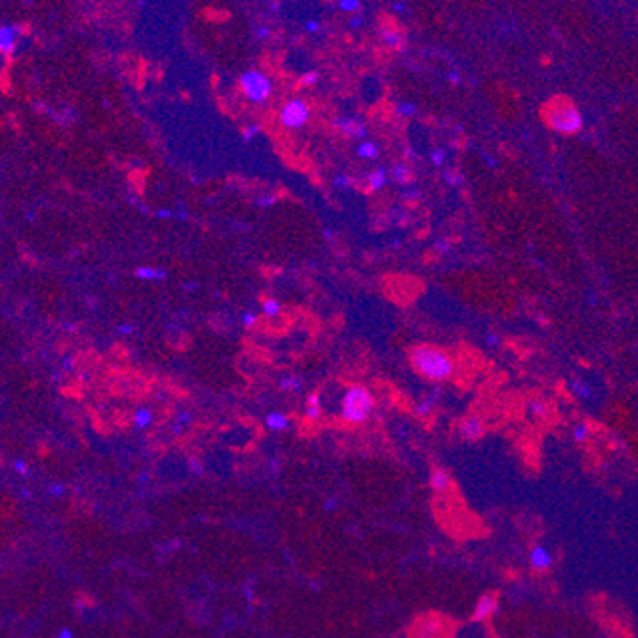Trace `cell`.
Instances as JSON below:
<instances>
[{
    "mask_svg": "<svg viewBox=\"0 0 638 638\" xmlns=\"http://www.w3.org/2000/svg\"><path fill=\"white\" fill-rule=\"evenodd\" d=\"M191 420H193L191 413H188V411H180V413H178V424L186 426V424H189Z\"/></svg>",
    "mask_w": 638,
    "mask_h": 638,
    "instance_id": "83f0119b",
    "label": "cell"
},
{
    "mask_svg": "<svg viewBox=\"0 0 638 638\" xmlns=\"http://www.w3.org/2000/svg\"><path fill=\"white\" fill-rule=\"evenodd\" d=\"M443 159H445L443 151H434V153H432V161H434V165H436V166H441V165H443Z\"/></svg>",
    "mask_w": 638,
    "mask_h": 638,
    "instance_id": "4dcf8cb0",
    "label": "cell"
},
{
    "mask_svg": "<svg viewBox=\"0 0 638 638\" xmlns=\"http://www.w3.org/2000/svg\"><path fill=\"white\" fill-rule=\"evenodd\" d=\"M459 434L465 441H478L485 434V424L480 417H466L459 426Z\"/></svg>",
    "mask_w": 638,
    "mask_h": 638,
    "instance_id": "8992f818",
    "label": "cell"
},
{
    "mask_svg": "<svg viewBox=\"0 0 638 638\" xmlns=\"http://www.w3.org/2000/svg\"><path fill=\"white\" fill-rule=\"evenodd\" d=\"M262 310H264V314L266 315H277L279 314V310H281V304H279L277 300L268 298L264 304H262Z\"/></svg>",
    "mask_w": 638,
    "mask_h": 638,
    "instance_id": "cb8c5ba5",
    "label": "cell"
},
{
    "mask_svg": "<svg viewBox=\"0 0 638 638\" xmlns=\"http://www.w3.org/2000/svg\"><path fill=\"white\" fill-rule=\"evenodd\" d=\"M279 118L287 128H300V126L306 125L308 118H310V107L302 100H292L281 109Z\"/></svg>",
    "mask_w": 638,
    "mask_h": 638,
    "instance_id": "5b68a950",
    "label": "cell"
},
{
    "mask_svg": "<svg viewBox=\"0 0 638 638\" xmlns=\"http://www.w3.org/2000/svg\"><path fill=\"white\" fill-rule=\"evenodd\" d=\"M16 46V33L12 27H2V33H0V48H2V52L4 54H8L12 52Z\"/></svg>",
    "mask_w": 638,
    "mask_h": 638,
    "instance_id": "7c38bea8",
    "label": "cell"
},
{
    "mask_svg": "<svg viewBox=\"0 0 638 638\" xmlns=\"http://www.w3.org/2000/svg\"><path fill=\"white\" fill-rule=\"evenodd\" d=\"M417 195H418L417 189H411V191H405V193H403V199H415Z\"/></svg>",
    "mask_w": 638,
    "mask_h": 638,
    "instance_id": "f35d334b",
    "label": "cell"
},
{
    "mask_svg": "<svg viewBox=\"0 0 638 638\" xmlns=\"http://www.w3.org/2000/svg\"><path fill=\"white\" fill-rule=\"evenodd\" d=\"M317 80H319V75H317V73H308L306 77L302 79V82H304V84H315Z\"/></svg>",
    "mask_w": 638,
    "mask_h": 638,
    "instance_id": "d6a6232c",
    "label": "cell"
},
{
    "mask_svg": "<svg viewBox=\"0 0 638 638\" xmlns=\"http://www.w3.org/2000/svg\"><path fill=\"white\" fill-rule=\"evenodd\" d=\"M266 426L271 428V430H287L289 428V417L283 415V413H279V411H274V413H269L268 417H266Z\"/></svg>",
    "mask_w": 638,
    "mask_h": 638,
    "instance_id": "8fae6325",
    "label": "cell"
},
{
    "mask_svg": "<svg viewBox=\"0 0 638 638\" xmlns=\"http://www.w3.org/2000/svg\"><path fill=\"white\" fill-rule=\"evenodd\" d=\"M153 422V413L149 409H145V407H140V409L134 413V424L138 430H145L147 426Z\"/></svg>",
    "mask_w": 638,
    "mask_h": 638,
    "instance_id": "5bb4252c",
    "label": "cell"
},
{
    "mask_svg": "<svg viewBox=\"0 0 638 638\" xmlns=\"http://www.w3.org/2000/svg\"><path fill=\"white\" fill-rule=\"evenodd\" d=\"M258 132H260V126H258V125H252V126H249V128L245 130L243 138H245V140H251L252 136H254V134H258Z\"/></svg>",
    "mask_w": 638,
    "mask_h": 638,
    "instance_id": "f546056e",
    "label": "cell"
},
{
    "mask_svg": "<svg viewBox=\"0 0 638 638\" xmlns=\"http://www.w3.org/2000/svg\"><path fill=\"white\" fill-rule=\"evenodd\" d=\"M276 201H277V199L274 197V195H271V197H269V195H266V197L258 199L256 203H258V205H260V206H271V205H274V203H276Z\"/></svg>",
    "mask_w": 638,
    "mask_h": 638,
    "instance_id": "1f68e13d",
    "label": "cell"
},
{
    "mask_svg": "<svg viewBox=\"0 0 638 638\" xmlns=\"http://www.w3.org/2000/svg\"><path fill=\"white\" fill-rule=\"evenodd\" d=\"M398 111L403 113V115H411V113L415 111V107H413V105H407V103H403L402 107H398Z\"/></svg>",
    "mask_w": 638,
    "mask_h": 638,
    "instance_id": "8d00e7d4",
    "label": "cell"
},
{
    "mask_svg": "<svg viewBox=\"0 0 638 638\" xmlns=\"http://www.w3.org/2000/svg\"><path fill=\"white\" fill-rule=\"evenodd\" d=\"M528 407H529V413L539 418H543L549 415V405H546V402H543V400H531Z\"/></svg>",
    "mask_w": 638,
    "mask_h": 638,
    "instance_id": "ac0fdd59",
    "label": "cell"
},
{
    "mask_svg": "<svg viewBox=\"0 0 638 638\" xmlns=\"http://www.w3.org/2000/svg\"><path fill=\"white\" fill-rule=\"evenodd\" d=\"M134 325H128V323H123V325H118V332H120V335H130V332H134Z\"/></svg>",
    "mask_w": 638,
    "mask_h": 638,
    "instance_id": "836d02e7",
    "label": "cell"
},
{
    "mask_svg": "<svg viewBox=\"0 0 638 638\" xmlns=\"http://www.w3.org/2000/svg\"><path fill=\"white\" fill-rule=\"evenodd\" d=\"M357 153H359V157H363V159H377L378 157V147L373 142H363L361 145L357 147Z\"/></svg>",
    "mask_w": 638,
    "mask_h": 638,
    "instance_id": "d6986e66",
    "label": "cell"
},
{
    "mask_svg": "<svg viewBox=\"0 0 638 638\" xmlns=\"http://www.w3.org/2000/svg\"><path fill=\"white\" fill-rule=\"evenodd\" d=\"M63 363H65V369H71L73 359H71V357H65V359H63Z\"/></svg>",
    "mask_w": 638,
    "mask_h": 638,
    "instance_id": "60d3db41",
    "label": "cell"
},
{
    "mask_svg": "<svg viewBox=\"0 0 638 638\" xmlns=\"http://www.w3.org/2000/svg\"><path fill=\"white\" fill-rule=\"evenodd\" d=\"M279 386H281V390H287V392H298L302 388V380L296 377H285L281 378Z\"/></svg>",
    "mask_w": 638,
    "mask_h": 638,
    "instance_id": "ffe728a7",
    "label": "cell"
},
{
    "mask_svg": "<svg viewBox=\"0 0 638 638\" xmlns=\"http://www.w3.org/2000/svg\"><path fill=\"white\" fill-rule=\"evenodd\" d=\"M495 607H497L495 598H491V596H483V598H480V602L476 604L474 619H485V617H489V615L495 612Z\"/></svg>",
    "mask_w": 638,
    "mask_h": 638,
    "instance_id": "9c48e42d",
    "label": "cell"
},
{
    "mask_svg": "<svg viewBox=\"0 0 638 638\" xmlns=\"http://www.w3.org/2000/svg\"><path fill=\"white\" fill-rule=\"evenodd\" d=\"M449 485H451L449 474L445 472V470H441V468L434 470L432 476H430V488H432L434 491H445Z\"/></svg>",
    "mask_w": 638,
    "mask_h": 638,
    "instance_id": "30bf717a",
    "label": "cell"
},
{
    "mask_svg": "<svg viewBox=\"0 0 638 638\" xmlns=\"http://www.w3.org/2000/svg\"><path fill=\"white\" fill-rule=\"evenodd\" d=\"M392 176H394V180L398 181V184H402V186H407V184H411V180H413L411 168L407 165H402V163L392 168Z\"/></svg>",
    "mask_w": 638,
    "mask_h": 638,
    "instance_id": "4fadbf2b",
    "label": "cell"
},
{
    "mask_svg": "<svg viewBox=\"0 0 638 638\" xmlns=\"http://www.w3.org/2000/svg\"><path fill=\"white\" fill-rule=\"evenodd\" d=\"M241 321H243L245 327H251V325H254V321H256V314H252V312H247V314H243Z\"/></svg>",
    "mask_w": 638,
    "mask_h": 638,
    "instance_id": "f1b7e54d",
    "label": "cell"
},
{
    "mask_svg": "<svg viewBox=\"0 0 638 638\" xmlns=\"http://www.w3.org/2000/svg\"><path fill=\"white\" fill-rule=\"evenodd\" d=\"M409 361L420 377L434 382L447 380L455 373V363L449 354L436 346H415L409 354Z\"/></svg>",
    "mask_w": 638,
    "mask_h": 638,
    "instance_id": "6da1fadb",
    "label": "cell"
},
{
    "mask_svg": "<svg viewBox=\"0 0 638 638\" xmlns=\"http://www.w3.org/2000/svg\"><path fill=\"white\" fill-rule=\"evenodd\" d=\"M258 35H260V37H266V35H268V31H266V29H260V31H258Z\"/></svg>",
    "mask_w": 638,
    "mask_h": 638,
    "instance_id": "b9f144b4",
    "label": "cell"
},
{
    "mask_svg": "<svg viewBox=\"0 0 638 638\" xmlns=\"http://www.w3.org/2000/svg\"><path fill=\"white\" fill-rule=\"evenodd\" d=\"M569 388H571V392H573V394H577L579 398H583V400H589V398L592 396V390L587 386L585 382H581V380H573V382L569 384Z\"/></svg>",
    "mask_w": 638,
    "mask_h": 638,
    "instance_id": "44dd1931",
    "label": "cell"
},
{
    "mask_svg": "<svg viewBox=\"0 0 638 638\" xmlns=\"http://www.w3.org/2000/svg\"><path fill=\"white\" fill-rule=\"evenodd\" d=\"M306 417L312 418V420H317V418L321 417V407H319V396H317V394H312L310 398H308Z\"/></svg>",
    "mask_w": 638,
    "mask_h": 638,
    "instance_id": "2e32d148",
    "label": "cell"
},
{
    "mask_svg": "<svg viewBox=\"0 0 638 638\" xmlns=\"http://www.w3.org/2000/svg\"><path fill=\"white\" fill-rule=\"evenodd\" d=\"M443 180L445 181H449L451 186H459V184H461V181H463V176H461V174H453V172H443Z\"/></svg>",
    "mask_w": 638,
    "mask_h": 638,
    "instance_id": "484cf974",
    "label": "cell"
},
{
    "mask_svg": "<svg viewBox=\"0 0 638 638\" xmlns=\"http://www.w3.org/2000/svg\"><path fill=\"white\" fill-rule=\"evenodd\" d=\"M485 342H488L489 346H497V344H499L501 340L497 339V337H495V335H493V332H489V335H485Z\"/></svg>",
    "mask_w": 638,
    "mask_h": 638,
    "instance_id": "d590c367",
    "label": "cell"
},
{
    "mask_svg": "<svg viewBox=\"0 0 638 638\" xmlns=\"http://www.w3.org/2000/svg\"><path fill=\"white\" fill-rule=\"evenodd\" d=\"M589 436H591V428H589V424L581 422V424H577L575 428H573V438H575L577 441H587L589 440Z\"/></svg>",
    "mask_w": 638,
    "mask_h": 638,
    "instance_id": "603a6c76",
    "label": "cell"
},
{
    "mask_svg": "<svg viewBox=\"0 0 638 638\" xmlns=\"http://www.w3.org/2000/svg\"><path fill=\"white\" fill-rule=\"evenodd\" d=\"M375 409V398L367 388L352 386L342 398V418L350 424H361Z\"/></svg>",
    "mask_w": 638,
    "mask_h": 638,
    "instance_id": "7a4b0ae2",
    "label": "cell"
},
{
    "mask_svg": "<svg viewBox=\"0 0 638 638\" xmlns=\"http://www.w3.org/2000/svg\"><path fill=\"white\" fill-rule=\"evenodd\" d=\"M136 277H140V279H165L166 271L159 268H138Z\"/></svg>",
    "mask_w": 638,
    "mask_h": 638,
    "instance_id": "e0dca14e",
    "label": "cell"
},
{
    "mask_svg": "<svg viewBox=\"0 0 638 638\" xmlns=\"http://www.w3.org/2000/svg\"><path fill=\"white\" fill-rule=\"evenodd\" d=\"M529 562H531V566L535 569H546L552 564V556L551 552L543 549V546H533L531 552H529Z\"/></svg>",
    "mask_w": 638,
    "mask_h": 638,
    "instance_id": "52a82bcc",
    "label": "cell"
},
{
    "mask_svg": "<svg viewBox=\"0 0 638 638\" xmlns=\"http://www.w3.org/2000/svg\"><path fill=\"white\" fill-rule=\"evenodd\" d=\"M14 466H16V470L19 474H29V468H27V465H25L23 461H16V463H14Z\"/></svg>",
    "mask_w": 638,
    "mask_h": 638,
    "instance_id": "e575fe53",
    "label": "cell"
},
{
    "mask_svg": "<svg viewBox=\"0 0 638 638\" xmlns=\"http://www.w3.org/2000/svg\"><path fill=\"white\" fill-rule=\"evenodd\" d=\"M317 29H319V23H317V21H310V23H308V31H317Z\"/></svg>",
    "mask_w": 638,
    "mask_h": 638,
    "instance_id": "ab89813d",
    "label": "cell"
},
{
    "mask_svg": "<svg viewBox=\"0 0 638 638\" xmlns=\"http://www.w3.org/2000/svg\"><path fill=\"white\" fill-rule=\"evenodd\" d=\"M239 84L251 102H266L268 96L271 94V80L260 71H247L245 75H241Z\"/></svg>",
    "mask_w": 638,
    "mask_h": 638,
    "instance_id": "3957f363",
    "label": "cell"
},
{
    "mask_svg": "<svg viewBox=\"0 0 638 638\" xmlns=\"http://www.w3.org/2000/svg\"><path fill=\"white\" fill-rule=\"evenodd\" d=\"M436 247H438V251H441V252H449L451 251V247H449V243H447V241H438V245H436Z\"/></svg>",
    "mask_w": 638,
    "mask_h": 638,
    "instance_id": "74e56055",
    "label": "cell"
},
{
    "mask_svg": "<svg viewBox=\"0 0 638 638\" xmlns=\"http://www.w3.org/2000/svg\"><path fill=\"white\" fill-rule=\"evenodd\" d=\"M340 8L344 10V12H355V10L359 8V0H340Z\"/></svg>",
    "mask_w": 638,
    "mask_h": 638,
    "instance_id": "d4e9b609",
    "label": "cell"
},
{
    "mask_svg": "<svg viewBox=\"0 0 638 638\" xmlns=\"http://www.w3.org/2000/svg\"><path fill=\"white\" fill-rule=\"evenodd\" d=\"M386 181H388V178H386V170H384V168H378V170H375V172L369 174V188L373 189V191L382 189L384 186H386Z\"/></svg>",
    "mask_w": 638,
    "mask_h": 638,
    "instance_id": "9a60e30c",
    "label": "cell"
},
{
    "mask_svg": "<svg viewBox=\"0 0 638 638\" xmlns=\"http://www.w3.org/2000/svg\"><path fill=\"white\" fill-rule=\"evenodd\" d=\"M438 396H440V390H434V392H432V396H430V398H428L426 402L418 403V405H417V415H426V413H430V409H432L434 402L438 400Z\"/></svg>",
    "mask_w": 638,
    "mask_h": 638,
    "instance_id": "7402d4cb",
    "label": "cell"
},
{
    "mask_svg": "<svg viewBox=\"0 0 638 638\" xmlns=\"http://www.w3.org/2000/svg\"><path fill=\"white\" fill-rule=\"evenodd\" d=\"M337 126H339L340 132H344V134L348 136H354V138H363V136L367 134L365 126L359 125L357 120H352V118H340V120H337Z\"/></svg>",
    "mask_w": 638,
    "mask_h": 638,
    "instance_id": "ba28073f",
    "label": "cell"
},
{
    "mask_svg": "<svg viewBox=\"0 0 638 638\" xmlns=\"http://www.w3.org/2000/svg\"><path fill=\"white\" fill-rule=\"evenodd\" d=\"M549 125L558 132L573 134L581 128V117L573 107H564V109L552 111L549 115Z\"/></svg>",
    "mask_w": 638,
    "mask_h": 638,
    "instance_id": "277c9868",
    "label": "cell"
},
{
    "mask_svg": "<svg viewBox=\"0 0 638 638\" xmlns=\"http://www.w3.org/2000/svg\"><path fill=\"white\" fill-rule=\"evenodd\" d=\"M335 186L339 189H346L352 186V180H350L348 176H337V178H335Z\"/></svg>",
    "mask_w": 638,
    "mask_h": 638,
    "instance_id": "4316f807",
    "label": "cell"
}]
</instances>
